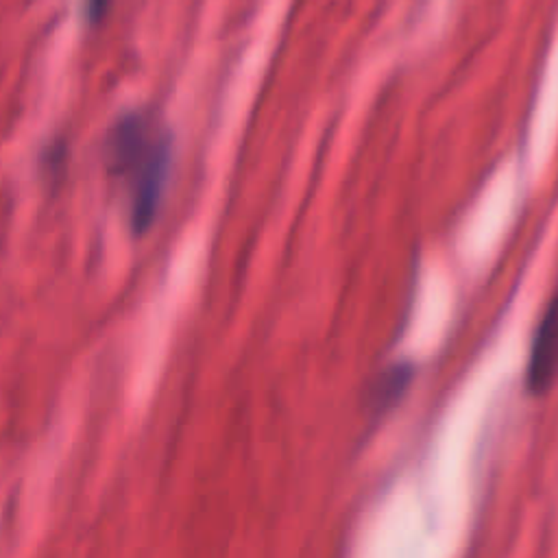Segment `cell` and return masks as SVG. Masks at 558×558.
<instances>
[{"label": "cell", "instance_id": "6da1fadb", "mask_svg": "<svg viewBox=\"0 0 558 558\" xmlns=\"http://www.w3.org/2000/svg\"><path fill=\"white\" fill-rule=\"evenodd\" d=\"M172 163L170 131L146 111L120 116L105 137V168L122 181L126 214L133 233H144L155 222L168 185Z\"/></svg>", "mask_w": 558, "mask_h": 558}, {"label": "cell", "instance_id": "7a4b0ae2", "mask_svg": "<svg viewBox=\"0 0 558 558\" xmlns=\"http://www.w3.org/2000/svg\"><path fill=\"white\" fill-rule=\"evenodd\" d=\"M525 381L534 395L547 392L558 381V294L545 307L534 331Z\"/></svg>", "mask_w": 558, "mask_h": 558}, {"label": "cell", "instance_id": "3957f363", "mask_svg": "<svg viewBox=\"0 0 558 558\" xmlns=\"http://www.w3.org/2000/svg\"><path fill=\"white\" fill-rule=\"evenodd\" d=\"M410 377H412V368H410L408 364H399V366L388 368V371L377 379V384H375V388H373V401H375V405L395 401V399L403 392V388L408 386Z\"/></svg>", "mask_w": 558, "mask_h": 558}, {"label": "cell", "instance_id": "277c9868", "mask_svg": "<svg viewBox=\"0 0 558 558\" xmlns=\"http://www.w3.org/2000/svg\"><path fill=\"white\" fill-rule=\"evenodd\" d=\"M107 4H109V0H87V13H89L92 22H96L105 13Z\"/></svg>", "mask_w": 558, "mask_h": 558}]
</instances>
